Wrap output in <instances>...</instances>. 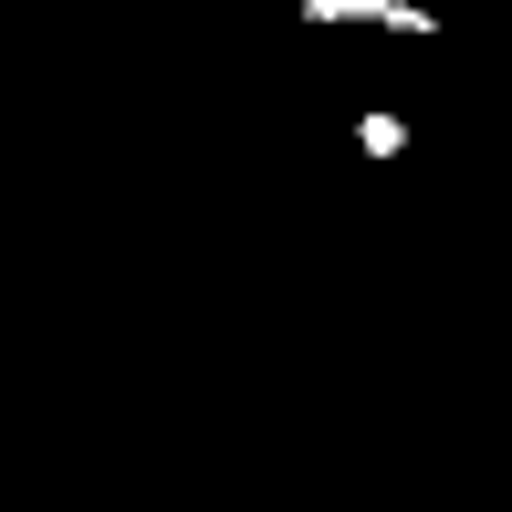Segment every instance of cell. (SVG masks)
I'll use <instances>...</instances> for the list:
<instances>
[{
    "mask_svg": "<svg viewBox=\"0 0 512 512\" xmlns=\"http://www.w3.org/2000/svg\"><path fill=\"white\" fill-rule=\"evenodd\" d=\"M356 147H366V157H408L418 126H408V115H356Z\"/></svg>",
    "mask_w": 512,
    "mask_h": 512,
    "instance_id": "6da1fadb",
    "label": "cell"
},
{
    "mask_svg": "<svg viewBox=\"0 0 512 512\" xmlns=\"http://www.w3.org/2000/svg\"><path fill=\"white\" fill-rule=\"evenodd\" d=\"M304 21H345V0H304Z\"/></svg>",
    "mask_w": 512,
    "mask_h": 512,
    "instance_id": "7a4b0ae2",
    "label": "cell"
}]
</instances>
